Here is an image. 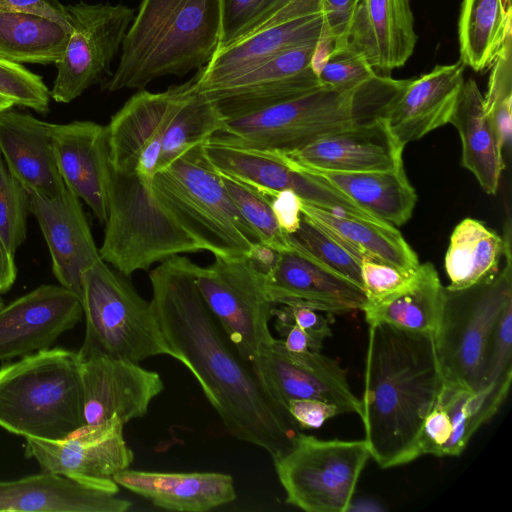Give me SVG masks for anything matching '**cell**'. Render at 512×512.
I'll return each instance as SVG.
<instances>
[{"label":"cell","instance_id":"2","mask_svg":"<svg viewBox=\"0 0 512 512\" xmlns=\"http://www.w3.org/2000/svg\"><path fill=\"white\" fill-rule=\"evenodd\" d=\"M443 384L432 334L369 325L360 417L371 458L381 468L421 456V429Z\"/></svg>","mask_w":512,"mask_h":512},{"label":"cell","instance_id":"3","mask_svg":"<svg viewBox=\"0 0 512 512\" xmlns=\"http://www.w3.org/2000/svg\"><path fill=\"white\" fill-rule=\"evenodd\" d=\"M409 80L376 74L353 86L320 85L225 119L223 128L209 140L291 153L321 137L386 119Z\"/></svg>","mask_w":512,"mask_h":512},{"label":"cell","instance_id":"42","mask_svg":"<svg viewBox=\"0 0 512 512\" xmlns=\"http://www.w3.org/2000/svg\"><path fill=\"white\" fill-rule=\"evenodd\" d=\"M0 94L15 105L44 113L49 109L50 91L42 78L20 64L0 59Z\"/></svg>","mask_w":512,"mask_h":512},{"label":"cell","instance_id":"35","mask_svg":"<svg viewBox=\"0 0 512 512\" xmlns=\"http://www.w3.org/2000/svg\"><path fill=\"white\" fill-rule=\"evenodd\" d=\"M223 125L224 118L216 104L198 89L196 76L194 87L164 133L157 171L189 149L207 142Z\"/></svg>","mask_w":512,"mask_h":512},{"label":"cell","instance_id":"17","mask_svg":"<svg viewBox=\"0 0 512 512\" xmlns=\"http://www.w3.org/2000/svg\"><path fill=\"white\" fill-rule=\"evenodd\" d=\"M84 425L117 417L124 424L143 417L164 389L160 375L139 363L105 357L82 360Z\"/></svg>","mask_w":512,"mask_h":512},{"label":"cell","instance_id":"15","mask_svg":"<svg viewBox=\"0 0 512 512\" xmlns=\"http://www.w3.org/2000/svg\"><path fill=\"white\" fill-rule=\"evenodd\" d=\"M315 44L284 51L242 75L198 89L224 120L307 92L321 85L311 67Z\"/></svg>","mask_w":512,"mask_h":512},{"label":"cell","instance_id":"49","mask_svg":"<svg viewBox=\"0 0 512 512\" xmlns=\"http://www.w3.org/2000/svg\"><path fill=\"white\" fill-rule=\"evenodd\" d=\"M270 197L272 211L280 228L289 234L297 231L301 222V199L291 190L266 194Z\"/></svg>","mask_w":512,"mask_h":512},{"label":"cell","instance_id":"10","mask_svg":"<svg viewBox=\"0 0 512 512\" xmlns=\"http://www.w3.org/2000/svg\"><path fill=\"white\" fill-rule=\"evenodd\" d=\"M214 258L206 267L198 265L197 288L230 342L251 364L275 339L269 328L275 305L266 275L247 256Z\"/></svg>","mask_w":512,"mask_h":512},{"label":"cell","instance_id":"44","mask_svg":"<svg viewBox=\"0 0 512 512\" xmlns=\"http://www.w3.org/2000/svg\"><path fill=\"white\" fill-rule=\"evenodd\" d=\"M417 269L404 271L380 260L364 258L361 276L366 302H376L404 290L413 282Z\"/></svg>","mask_w":512,"mask_h":512},{"label":"cell","instance_id":"32","mask_svg":"<svg viewBox=\"0 0 512 512\" xmlns=\"http://www.w3.org/2000/svg\"><path fill=\"white\" fill-rule=\"evenodd\" d=\"M458 37L461 63L475 71L490 67L512 37L511 0H463Z\"/></svg>","mask_w":512,"mask_h":512},{"label":"cell","instance_id":"45","mask_svg":"<svg viewBox=\"0 0 512 512\" xmlns=\"http://www.w3.org/2000/svg\"><path fill=\"white\" fill-rule=\"evenodd\" d=\"M275 322L293 324L323 344L332 335L331 321L319 311L300 305H275L272 309Z\"/></svg>","mask_w":512,"mask_h":512},{"label":"cell","instance_id":"51","mask_svg":"<svg viewBox=\"0 0 512 512\" xmlns=\"http://www.w3.org/2000/svg\"><path fill=\"white\" fill-rule=\"evenodd\" d=\"M280 252L262 243H256L247 255L260 272L268 276L275 268Z\"/></svg>","mask_w":512,"mask_h":512},{"label":"cell","instance_id":"53","mask_svg":"<svg viewBox=\"0 0 512 512\" xmlns=\"http://www.w3.org/2000/svg\"><path fill=\"white\" fill-rule=\"evenodd\" d=\"M335 46L336 44L334 39L323 27L322 33L315 44L311 58V67L317 77L326 61L328 60L330 54L334 50Z\"/></svg>","mask_w":512,"mask_h":512},{"label":"cell","instance_id":"7","mask_svg":"<svg viewBox=\"0 0 512 512\" xmlns=\"http://www.w3.org/2000/svg\"><path fill=\"white\" fill-rule=\"evenodd\" d=\"M81 303L86 322L78 351L81 360L105 357L140 363L159 355L174 358L151 302L101 258L82 273Z\"/></svg>","mask_w":512,"mask_h":512},{"label":"cell","instance_id":"25","mask_svg":"<svg viewBox=\"0 0 512 512\" xmlns=\"http://www.w3.org/2000/svg\"><path fill=\"white\" fill-rule=\"evenodd\" d=\"M0 153L27 193L53 196L65 187L48 122L11 108L0 112Z\"/></svg>","mask_w":512,"mask_h":512},{"label":"cell","instance_id":"27","mask_svg":"<svg viewBox=\"0 0 512 512\" xmlns=\"http://www.w3.org/2000/svg\"><path fill=\"white\" fill-rule=\"evenodd\" d=\"M61 475L41 472L0 481V511L125 512L132 503Z\"/></svg>","mask_w":512,"mask_h":512},{"label":"cell","instance_id":"8","mask_svg":"<svg viewBox=\"0 0 512 512\" xmlns=\"http://www.w3.org/2000/svg\"><path fill=\"white\" fill-rule=\"evenodd\" d=\"M505 265L492 277L463 290L445 287L435 349L445 382L480 392L486 350L495 324L512 303L511 236L504 235Z\"/></svg>","mask_w":512,"mask_h":512},{"label":"cell","instance_id":"38","mask_svg":"<svg viewBox=\"0 0 512 512\" xmlns=\"http://www.w3.org/2000/svg\"><path fill=\"white\" fill-rule=\"evenodd\" d=\"M484 111L497 134L503 152L510 150L512 136V37L492 63Z\"/></svg>","mask_w":512,"mask_h":512},{"label":"cell","instance_id":"40","mask_svg":"<svg viewBox=\"0 0 512 512\" xmlns=\"http://www.w3.org/2000/svg\"><path fill=\"white\" fill-rule=\"evenodd\" d=\"M291 0H221L218 48L226 47L266 25Z\"/></svg>","mask_w":512,"mask_h":512},{"label":"cell","instance_id":"33","mask_svg":"<svg viewBox=\"0 0 512 512\" xmlns=\"http://www.w3.org/2000/svg\"><path fill=\"white\" fill-rule=\"evenodd\" d=\"M502 238L482 222L465 218L454 228L445 255L451 291L472 287L498 272Z\"/></svg>","mask_w":512,"mask_h":512},{"label":"cell","instance_id":"19","mask_svg":"<svg viewBox=\"0 0 512 512\" xmlns=\"http://www.w3.org/2000/svg\"><path fill=\"white\" fill-rule=\"evenodd\" d=\"M53 151L66 185L100 223L108 215L111 173L107 127L93 121L49 123Z\"/></svg>","mask_w":512,"mask_h":512},{"label":"cell","instance_id":"46","mask_svg":"<svg viewBox=\"0 0 512 512\" xmlns=\"http://www.w3.org/2000/svg\"><path fill=\"white\" fill-rule=\"evenodd\" d=\"M451 435V424L446 409L437 400L423 423L419 437L421 456L431 454L442 457L443 449Z\"/></svg>","mask_w":512,"mask_h":512},{"label":"cell","instance_id":"48","mask_svg":"<svg viewBox=\"0 0 512 512\" xmlns=\"http://www.w3.org/2000/svg\"><path fill=\"white\" fill-rule=\"evenodd\" d=\"M319 1L324 16V28L334 39L336 46L344 44L354 10L359 0Z\"/></svg>","mask_w":512,"mask_h":512},{"label":"cell","instance_id":"28","mask_svg":"<svg viewBox=\"0 0 512 512\" xmlns=\"http://www.w3.org/2000/svg\"><path fill=\"white\" fill-rule=\"evenodd\" d=\"M292 164L337 189L374 217L390 225L401 226L412 216L417 194L404 168L372 172H338Z\"/></svg>","mask_w":512,"mask_h":512},{"label":"cell","instance_id":"14","mask_svg":"<svg viewBox=\"0 0 512 512\" xmlns=\"http://www.w3.org/2000/svg\"><path fill=\"white\" fill-rule=\"evenodd\" d=\"M205 150L214 167L257 188L264 194L293 191L301 201L347 216L364 210L343 193L296 167L275 151L241 147L208 140Z\"/></svg>","mask_w":512,"mask_h":512},{"label":"cell","instance_id":"24","mask_svg":"<svg viewBox=\"0 0 512 512\" xmlns=\"http://www.w3.org/2000/svg\"><path fill=\"white\" fill-rule=\"evenodd\" d=\"M464 67L460 61L438 65L410 79L386 117L389 129L404 147L449 123L464 83Z\"/></svg>","mask_w":512,"mask_h":512},{"label":"cell","instance_id":"54","mask_svg":"<svg viewBox=\"0 0 512 512\" xmlns=\"http://www.w3.org/2000/svg\"><path fill=\"white\" fill-rule=\"evenodd\" d=\"M14 105L15 104L13 103V101H11L9 98L0 94V112L10 109Z\"/></svg>","mask_w":512,"mask_h":512},{"label":"cell","instance_id":"36","mask_svg":"<svg viewBox=\"0 0 512 512\" xmlns=\"http://www.w3.org/2000/svg\"><path fill=\"white\" fill-rule=\"evenodd\" d=\"M218 172L230 197L259 242L279 252L291 250L289 235L278 225L270 197L242 180Z\"/></svg>","mask_w":512,"mask_h":512},{"label":"cell","instance_id":"52","mask_svg":"<svg viewBox=\"0 0 512 512\" xmlns=\"http://www.w3.org/2000/svg\"><path fill=\"white\" fill-rule=\"evenodd\" d=\"M14 256L0 237V293L7 292L16 279L17 269Z\"/></svg>","mask_w":512,"mask_h":512},{"label":"cell","instance_id":"4","mask_svg":"<svg viewBox=\"0 0 512 512\" xmlns=\"http://www.w3.org/2000/svg\"><path fill=\"white\" fill-rule=\"evenodd\" d=\"M221 0H143L121 47L110 92L144 89L205 66L219 47Z\"/></svg>","mask_w":512,"mask_h":512},{"label":"cell","instance_id":"50","mask_svg":"<svg viewBox=\"0 0 512 512\" xmlns=\"http://www.w3.org/2000/svg\"><path fill=\"white\" fill-rule=\"evenodd\" d=\"M0 8L67 24L66 6L59 0H0Z\"/></svg>","mask_w":512,"mask_h":512},{"label":"cell","instance_id":"20","mask_svg":"<svg viewBox=\"0 0 512 512\" xmlns=\"http://www.w3.org/2000/svg\"><path fill=\"white\" fill-rule=\"evenodd\" d=\"M266 289L274 305H300L329 315L361 310L366 303L362 288L293 247L280 252Z\"/></svg>","mask_w":512,"mask_h":512},{"label":"cell","instance_id":"6","mask_svg":"<svg viewBox=\"0 0 512 512\" xmlns=\"http://www.w3.org/2000/svg\"><path fill=\"white\" fill-rule=\"evenodd\" d=\"M153 190L178 224L214 256H247L260 243L208 158L205 142L157 171Z\"/></svg>","mask_w":512,"mask_h":512},{"label":"cell","instance_id":"55","mask_svg":"<svg viewBox=\"0 0 512 512\" xmlns=\"http://www.w3.org/2000/svg\"><path fill=\"white\" fill-rule=\"evenodd\" d=\"M0 294H1V293H0ZM3 306H4V303H3V300H2V298H1V296H0V309H1Z\"/></svg>","mask_w":512,"mask_h":512},{"label":"cell","instance_id":"12","mask_svg":"<svg viewBox=\"0 0 512 512\" xmlns=\"http://www.w3.org/2000/svg\"><path fill=\"white\" fill-rule=\"evenodd\" d=\"M124 423L117 417L84 425L61 440L25 438V456L42 472L61 475L87 487L117 494L114 476L128 469L134 453L127 445Z\"/></svg>","mask_w":512,"mask_h":512},{"label":"cell","instance_id":"29","mask_svg":"<svg viewBox=\"0 0 512 512\" xmlns=\"http://www.w3.org/2000/svg\"><path fill=\"white\" fill-rule=\"evenodd\" d=\"M449 123L461 139L462 166L475 176L487 194H496L504 169L503 150L473 79L464 81Z\"/></svg>","mask_w":512,"mask_h":512},{"label":"cell","instance_id":"18","mask_svg":"<svg viewBox=\"0 0 512 512\" xmlns=\"http://www.w3.org/2000/svg\"><path fill=\"white\" fill-rule=\"evenodd\" d=\"M50 251L53 273L61 286L82 300V273L100 259L80 199L65 187L56 195L28 193Z\"/></svg>","mask_w":512,"mask_h":512},{"label":"cell","instance_id":"21","mask_svg":"<svg viewBox=\"0 0 512 512\" xmlns=\"http://www.w3.org/2000/svg\"><path fill=\"white\" fill-rule=\"evenodd\" d=\"M403 150L386 119H380L321 137L299 150L282 154L302 167L372 172L402 169Z\"/></svg>","mask_w":512,"mask_h":512},{"label":"cell","instance_id":"16","mask_svg":"<svg viewBox=\"0 0 512 512\" xmlns=\"http://www.w3.org/2000/svg\"><path fill=\"white\" fill-rule=\"evenodd\" d=\"M79 297L41 285L0 309V361L45 350L82 318Z\"/></svg>","mask_w":512,"mask_h":512},{"label":"cell","instance_id":"34","mask_svg":"<svg viewBox=\"0 0 512 512\" xmlns=\"http://www.w3.org/2000/svg\"><path fill=\"white\" fill-rule=\"evenodd\" d=\"M69 36V25L0 8V59L16 64H56Z\"/></svg>","mask_w":512,"mask_h":512},{"label":"cell","instance_id":"37","mask_svg":"<svg viewBox=\"0 0 512 512\" xmlns=\"http://www.w3.org/2000/svg\"><path fill=\"white\" fill-rule=\"evenodd\" d=\"M293 248L363 289L361 260L330 233L301 218L296 232L289 234Z\"/></svg>","mask_w":512,"mask_h":512},{"label":"cell","instance_id":"47","mask_svg":"<svg viewBox=\"0 0 512 512\" xmlns=\"http://www.w3.org/2000/svg\"><path fill=\"white\" fill-rule=\"evenodd\" d=\"M286 406L300 429L319 428L341 414L336 406L315 399H291Z\"/></svg>","mask_w":512,"mask_h":512},{"label":"cell","instance_id":"31","mask_svg":"<svg viewBox=\"0 0 512 512\" xmlns=\"http://www.w3.org/2000/svg\"><path fill=\"white\" fill-rule=\"evenodd\" d=\"M444 301L445 287L434 265L427 262L419 265L407 288L379 301L366 302L361 310L368 325L383 323L434 336Z\"/></svg>","mask_w":512,"mask_h":512},{"label":"cell","instance_id":"13","mask_svg":"<svg viewBox=\"0 0 512 512\" xmlns=\"http://www.w3.org/2000/svg\"><path fill=\"white\" fill-rule=\"evenodd\" d=\"M251 366L269 395L286 408L291 399H315L336 406L341 414L361 415V400L352 392L346 370L321 351L292 352L275 338Z\"/></svg>","mask_w":512,"mask_h":512},{"label":"cell","instance_id":"9","mask_svg":"<svg viewBox=\"0 0 512 512\" xmlns=\"http://www.w3.org/2000/svg\"><path fill=\"white\" fill-rule=\"evenodd\" d=\"M370 458L364 439L325 440L300 432L273 463L288 504L307 512H345Z\"/></svg>","mask_w":512,"mask_h":512},{"label":"cell","instance_id":"22","mask_svg":"<svg viewBox=\"0 0 512 512\" xmlns=\"http://www.w3.org/2000/svg\"><path fill=\"white\" fill-rule=\"evenodd\" d=\"M323 27L322 10L263 26L226 47L218 48L210 61L198 69L197 86L204 89L228 81L284 51L313 45Z\"/></svg>","mask_w":512,"mask_h":512},{"label":"cell","instance_id":"39","mask_svg":"<svg viewBox=\"0 0 512 512\" xmlns=\"http://www.w3.org/2000/svg\"><path fill=\"white\" fill-rule=\"evenodd\" d=\"M512 379V303L508 304L490 336L481 391L504 402Z\"/></svg>","mask_w":512,"mask_h":512},{"label":"cell","instance_id":"41","mask_svg":"<svg viewBox=\"0 0 512 512\" xmlns=\"http://www.w3.org/2000/svg\"><path fill=\"white\" fill-rule=\"evenodd\" d=\"M29 196L0 157V237L15 255L26 237Z\"/></svg>","mask_w":512,"mask_h":512},{"label":"cell","instance_id":"26","mask_svg":"<svg viewBox=\"0 0 512 512\" xmlns=\"http://www.w3.org/2000/svg\"><path fill=\"white\" fill-rule=\"evenodd\" d=\"M114 481L170 511L206 512L236 499L234 480L220 472H153L125 469Z\"/></svg>","mask_w":512,"mask_h":512},{"label":"cell","instance_id":"30","mask_svg":"<svg viewBox=\"0 0 512 512\" xmlns=\"http://www.w3.org/2000/svg\"><path fill=\"white\" fill-rule=\"evenodd\" d=\"M301 215L338 239L361 261L380 260L404 271L420 265L402 234L385 222L341 215L301 201Z\"/></svg>","mask_w":512,"mask_h":512},{"label":"cell","instance_id":"1","mask_svg":"<svg viewBox=\"0 0 512 512\" xmlns=\"http://www.w3.org/2000/svg\"><path fill=\"white\" fill-rule=\"evenodd\" d=\"M197 268L189 258L175 255L151 270L150 302L160 330L225 429L277 458L292 448L300 428L262 386L208 309L195 282Z\"/></svg>","mask_w":512,"mask_h":512},{"label":"cell","instance_id":"23","mask_svg":"<svg viewBox=\"0 0 512 512\" xmlns=\"http://www.w3.org/2000/svg\"><path fill=\"white\" fill-rule=\"evenodd\" d=\"M417 42L410 0H359L345 43L381 75L404 66Z\"/></svg>","mask_w":512,"mask_h":512},{"label":"cell","instance_id":"5","mask_svg":"<svg viewBox=\"0 0 512 512\" xmlns=\"http://www.w3.org/2000/svg\"><path fill=\"white\" fill-rule=\"evenodd\" d=\"M82 360L48 348L0 367V427L24 438L61 440L84 426Z\"/></svg>","mask_w":512,"mask_h":512},{"label":"cell","instance_id":"11","mask_svg":"<svg viewBox=\"0 0 512 512\" xmlns=\"http://www.w3.org/2000/svg\"><path fill=\"white\" fill-rule=\"evenodd\" d=\"M134 9L123 4L66 6L70 36L50 91L56 102L69 103L111 75L112 60L122 47L134 19Z\"/></svg>","mask_w":512,"mask_h":512},{"label":"cell","instance_id":"43","mask_svg":"<svg viewBox=\"0 0 512 512\" xmlns=\"http://www.w3.org/2000/svg\"><path fill=\"white\" fill-rule=\"evenodd\" d=\"M378 73L362 55L346 44L336 46L318 74L319 83L328 87H347L361 83Z\"/></svg>","mask_w":512,"mask_h":512}]
</instances>
